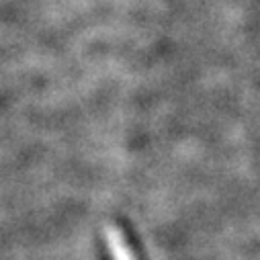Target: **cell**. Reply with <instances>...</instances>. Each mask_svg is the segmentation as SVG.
<instances>
[{
  "label": "cell",
  "mask_w": 260,
  "mask_h": 260,
  "mask_svg": "<svg viewBox=\"0 0 260 260\" xmlns=\"http://www.w3.org/2000/svg\"><path fill=\"white\" fill-rule=\"evenodd\" d=\"M105 238H107V246H109L113 260H134V254L129 250L125 236L121 234L119 228H115V225L105 228Z\"/></svg>",
  "instance_id": "1"
}]
</instances>
